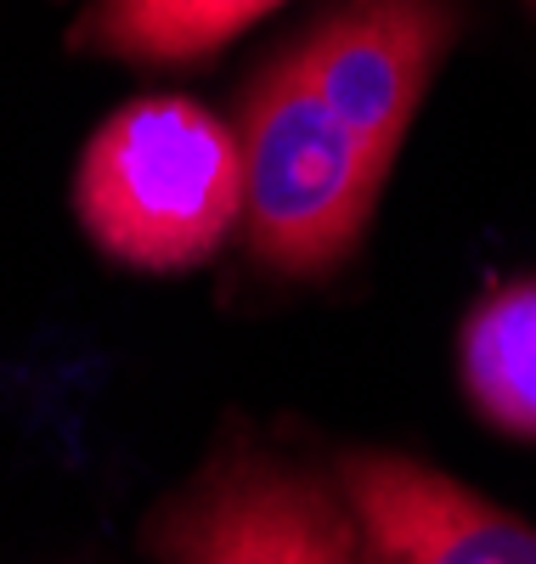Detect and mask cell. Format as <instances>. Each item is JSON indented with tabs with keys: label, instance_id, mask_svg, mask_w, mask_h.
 <instances>
[{
	"label": "cell",
	"instance_id": "cell-3",
	"mask_svg": "<svg viewBox=\"0 0 536 564\" xmlns=\"http://www.w3.org/2000/svg\"><path fill=\"white\" fill-rule=\"evenodd\" d=\"M153 547L170 564H362L351 508L260 452H232L175 497Z\"/></svg>",
	"mask_w": 536,
	"mask_h": 564
},
{
	"label": "cell",
	"instance_id": "cell-1",
	"mask_svg": "<svg viewBox=\"0 0 536 564\" xmlns=\"http://www.w3.org/2000/svg\"><path fill=\"white\" fill-rule=\"evenodd\" d=\"M79 220L136 271H186L221 249L243 215L237 130L186 97L125 102L85 141Z\"/></svg>",
	"mask_w": 536,
	"mask_h": 564
},
{
	"label": "cell",
	"instance_id": "cell-6",
	"mask_svg": "<svg viewBox=\"0 0 536 564\" xmlns=\"http://www.w3.org/2000/svg\"><path fill=\"white\" fill-rule=\"evenodd\" d=\"M458 361L480 417L536 441V276L503 282L469 311Z\"/></svg>",
	"mask_w": 536,
	"mask_h": 564
},
{
	"label": "cell",
	"instance_id": "cell-5",
	"mask_svg": "<svg viewBox=\"0 0 536 564\" xmlns=\"http://www.w3.org/2000/svg\"><path fill=\"white\" fill-rule=\"evenodd\" d=\"M339 486L367 564H536V525L412 457H345Z\"/></svg>",
	"mask_w": 536,
	"mask_h": 564
},
{
	"label": "cell",
	"instance_id": "cell-4",
	"mask_svg": "<svg viewBox=\"0 0 536 564\" xmlns=\"http://www.w3.org/2000/svg\"><path fill=\"white\" fill-rule=\"evenodd\" d=\"M452 12L441 0H351L294 45L317 97L378 164H396L407 124L441 68Z\"/></svg>",
	"mask_w": 536,
	"mask_h": 564
},
{
	"label": "cell",
	"instance_id": "cell-7",
	"mask_svg": "<svg viewBox=\"0 0 536 564\" xmlns=\"http://www.w3.org/2000/svg\"><path fill=\"white\" fill-rule=\"evenodd\" d=\"M271 7L282 0H96L79 40L130 63H186L260 23Z\"/></svg>",
	"mask_w": 536,
	"mask_h": 564
},
{
	"label": "cell",
	"instance_id": "cell-2",
	"mask_svg": "<svg viewBox=\"0 0 536 564\" xmlns=\"http://www.w3.org/2000/svg\"><path fill=\"white\" fill-rule=\"evenodd\" d=\"M237 130L249 249L288 276L333 271L367 231L373 198L389 175L317 97L305 63L288 52L249 90Z\"/></svg>",
	"mask_w": 536,
	"mask_h": 564
}]
</instances>
